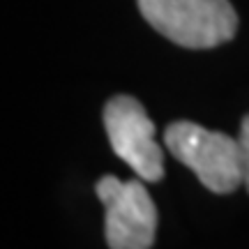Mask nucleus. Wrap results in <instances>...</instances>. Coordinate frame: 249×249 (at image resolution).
I'll use <instances>...</instances> for the list:
<instances>
[{"label":"nucleus","instance_id":"7ed1b4c3","mask_svg":"<svg viewBox=\"0 0 249 249\" xmlns=\"http://www.w3.org/2000/svg\"><path fill=\"white\" fill-rule=\"evenodd\" d=\"M104 127L113 152L132 166L139 178L148 182L164 178V152L155 141V124L139 99L129 95L108 99L104 107Z\"/></svg>","mask_w":249,"mask_h":249},{"label":"nucleus","instance_id":"39448f33","mask_svg":"<svg viewBox=\"0 0 249 249\" xmlns=\"http://www.w3.org/2000/svg\"><path fill=\"white\" fill-rule=\"evenodd\" d=\"M240 152H242V171H245V185L249 189V116H245L242 120V127H240Z\"/></svg>","mask_w":249,"mask_h":249},{"label":"nucleus","instance_id":"f03ea898","mask_svg":"<svg viewBox=\"0 0 249 249\" xmlns=\"http://www.w3.org/2000/svg\"><path fill=\"white\" fill-rule=\"evenodd\" d=\"M164 143L171 155L189 166L203 187L214 194H229L245 182L240 141L229 134L180 120L166 127Z\"/></svg>","mask_w":249,"mask_h":249},{"label":"nucleus","instance_id":"f257e3e1","mask_svg":"<svg viewBox=\"0 0 249 249\" xmlns=\"http://www.w3.org/2000/svg\"><path fill=\"white\" fill-rule=\"evenodd\" d=\"M139 9L157 33L185 49H213L238 30L229 0H139Z\"/></svg>","mask_w":249,"mask_h":249},{"label":"nucleus","instance_id":"20e7f679","mask_svg":"<svg viewBox=\"0 0 249 249\" xmlns=\"http://www.w3.org/2000/svg\"><path fill=\"white\" fill-rule=\"evenodd\" d=\"M99 201L107 205V242L111 249H150L157 233V208L139 180L123 182L104 176L97 182Z\"/></svg>","mask_w":249,"mask_h":249}]
</instances>
